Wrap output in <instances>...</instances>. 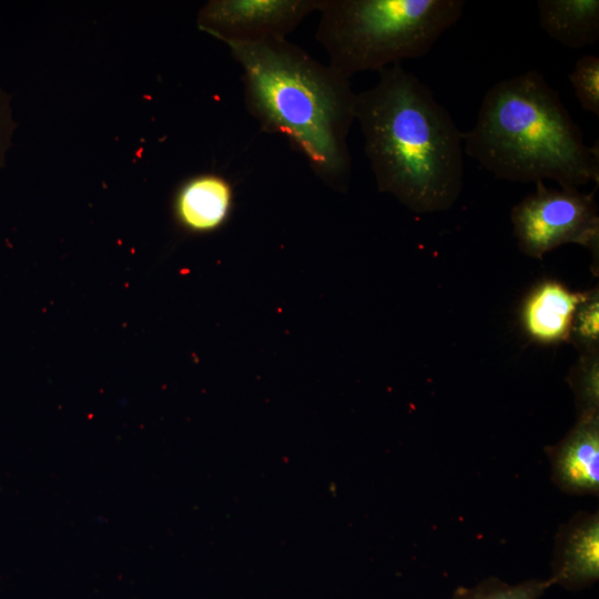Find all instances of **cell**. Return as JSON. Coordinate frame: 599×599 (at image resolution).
Instances as JSON below:
<instances>
[{
    "label": "cell",
    "instance_id": "cell-4",
    "mask_svg": "<svg viewBox=\"0 0 599 599\" xmlns=\"http://www.w3.org/2000/svg\"><path fill=\"white\" fill-rule=\"evenodd\" d=\"M464 0H322L316 40L349 78L426 55L463 16Z\"/></svg>",
    "mask_w": 599,
    "mask_h": 599
},
{
    "label": "cell",
    "instance_id": "cell-11",
    "mask_svg": "<svg viewBox=\"0 0 599 599\" xmlns=\"http://www.w3.org/2000/svg\"><path fill=\"white\" fill-rule=\"evenodd\" d=\"M538 18L548 37L569 49L599 40L598 0H539Z\"/></svg>",
    "mask_w": 599,
    "mask_h": 599
},
{
    "label": "cell",
    "instance_id": "cell-8",
    "mask_svg": "<svg viewBox=\"0 0 599 599\" xmlns=\"http://www.w3.org/2000/svg\"><path fill=\"white\" fill-rule=\"evenodd\" d=\"M585 294L556 280L537 283L526 294L519 309L525 335L542 345L569 341L572 321Z\"/></svg>",
    "mask_w": 599,
    "mask_h": 599
},
{
    "label": "cell",
    "instance_id": "cell-16",
    "mask_svg": "<svg viewBox=\"0 0 599 599\" xmlns=\"http://www.w3.org/2000/svg\"><path fill=\"white\" fill-rule=\"evenodd\" d=\"M13 130L10 100L0 84V167L4 163L6 153L11 143Z\"/></svg>",
    "mask_w": 599,
    "mask_h": 599
},
{
    "label": "cell",
    "instance_id": "cell-9",
    "mask_svg": "<svg viewBox=\"0 0 599 599\" xmlns=\"http://www.w3.org/2000/svg\"><path fill=\"white\" fill-rule=\"evenodd\" d=\"M550 579L570 590L589 587L599 579L598 512H580L558 532Z\"/></svg>",
    "mask_w": 599,
    "mask_h": 599
},
{
    "label": "cell",
    "instance_id": "cell-5",
    "mask_svg": "<svg viewBox=\"0 0 599 599\" xmlns=\"http://www.w3.org/2000/svg\"><path fill=\"white\" fill-rule=\"evenodd\" d=\"M535 184V192L511 210L519 250L525 255L541 258L564 244L575 243L598 256L599 215L595 192L549 189L544 182Z\"/></svg>",
    "mask_w": 599,
    "mask_h": 599
},
{
    "label": "cell",
    "instance_id": "cell-15",
    "mask_svg": "<svg viewBox=\"0 0 599 599\" xmlns=\"http://www.w3.org/2000/svg\"><path fill=\"white\" fill-rule=\"evenodd\" d=\"M568 78L582 110L599 116V58L582 55Z\"/></svg>",
    "mask_w": 599,
    "mask_h": 599
},
{
    "label": "cell",
    "instance_id": "cell-12",
    "mask_svg": "<svg viewBox=\"0 0 599 599\" xmlns=\"http://www.w3.org/2000/svg\"><path fill=\"white\" fill-rule=\"evenodd\" d=\"M568 382L575 393L578 417L599 415L598 351L580 353Z\"/></svg>",
    "mask_w": 599,
    "mask_h": 599
},
{
    "label": "cell",
    "instance_id": "cell-6",
    "mask_svg": "<svg viewBox=\"0 0 599 599\" xmlns=\"http://www.w3.org/2000/svg\"><path fill=\"white\" fill-rule=\"evenodd\" d=\"M322 0H212L200 11L199 28L229 43L286 39Z\"/></svg>",
    "mask_w": 599,
    "mask_h": 599
},
{
    "label": "cell",
    "instance_id": "cell-3",
    "mask_svg": "<svg viewBox=\"0 0 599 599\" xmlns=\"http://www.w3.org/2000/svg\"><path fill=\"white\" fill-rule=\"evenodd\" d=\"M464 153L496 179L554 180L561 187L599 182V148L583 142L560 94L536 70L488 89L475 125L463 133Z\"/></svg>",
    "mask_w": 599,
    "mask_h": 599
},
{
    "label": "cell",
    "instance_id": "cell-13",
    "mask_svg": "<svg viewBox=\"0 0 599 599\" xmlns=\"http://www.w3.org/2000/svg\"><path fill=\"white\" fill-rule=\"evenodd\" d=\"M551 585V579H530L510 585L488 578L475 587L458 588L450 599H538Z\"/></svg>",
    "mask_w": 599,
    "mask_h": 599
},
{
    "label": "cell",
    "instance_id": "cell-14",
    "mask_svg": "<svg viewBox=\"0 0 599 599\" xmlns=\"http://www.w3.org/2000/svg\"><path fill=\"white\" fill-rule=\"evenodd\" d=\"M580 353L598 351L599 296L598 291L586 292L575 314L569 341Z\"/></svg>",
    "mask_w": 599,
    "mask_h": 599
},
{
    "label": "cell",
    "instance_id": "cell-7",
    "mask_svg": "<svg viewBox=\"0 0 599 599\" xmlns=\"http://www.w3.org/2000/svg\"><path fill=\"white\" fill-rule=\"evenodd\" d=\"M552 479L569 494L598 495L599 415L580 416L571 430L547 451Z\"/></svg>",
    "mask_w": 599,
    "mask_h": 599
},
{
    "label": "cell",
    "instance_id": "cell-1",
    "mask_svg": "<svg viewBox=\"0 0 599 599\" xmlns=\"http://www.w3.org/2000/svg\"><path fill=\"white\" fill-rule=\"evenodd\" d=\"M378 73L356 93L354 111L378 190L417 213L450 209L463 189L464 132L400 64Z\"/></svg>",
    "mask_w": 599,
    "mask_h": 599
},
{
    "label": "cell",
    "instance_id": "cell-2",
    "mask_svg": "<svg viewBox=\"0 0 599 599\" xmlns=\"http://www.w3.org/2000/svg\"><path fill=\"white\" fill-rule=\"evenodd\" d=\"M226 45L242 69L245 106L262 131L284 135L323 183L346 192L356 101L351 79L286 39Z\"/></svg>",
    "mask_w": 599,
    "mask_h": 599
},
{
    "label": "cell",
    "instance_id": "cell-10",
    "mask_svg": "<svg viewBox=\"0 0 599 599\" xmlns=\"http://www.w3.org/2000/svg\"><path fill=\"white\" fill-rule=\"evenodd\" d=\"M233 191L229 181L215 174H204L187 181L175 199V215L180 224L194 233L212 232L227 220Z\"/></svg>",
    "mask_w": 599,
    "mask_h": 599
}]
</instances>
